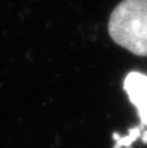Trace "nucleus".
Segmentation results:
<instances>
[{
    "label": "nucleus",
    "mask_w": 147,
    "mask_h": 148,
    "mask_svg": "<svg viewBox=\"0 0 147 148\" xmlns=\"http://www.w3.org/2000/svg\"><path fill=\"white\" fill-rule=\"evenodd\" d=\"M108 33L115 43L138 56H147V0H124L113 9Z\"/></svg>",
    "instance_id": "nucleus-1"
},
{
    "label": "nucleus",
    "mask_w": 147,
    "mask_h": 148,
    "mask_svg": "<svg viewBox=\"0 0 147 148\" xmlns=\"http://www.w3.org/2000/svg\"><path fill=\"white\" fill-rule=\"evenodd\" d=\"M124 90L132 104L137 108L142 126H147V75L130 72L125 77Z\"/></svg>",
    "instance_id": "nucleus-2"
},
{
    "label": "nucleus",
    "mask_w": 147,
    "mask_h": 148,
    "mask_svg": "<svg viewBox=\"0 0 147 148\" xmlns=\"http://www.w3.org/2000/svg\"><path fill=\"white\" fill-rule=\"evenodd\" d=\"M142 127L143 126H138L134 127L132 130H129L126 136H120L117 134H113V139H115V147L113 148H124V147H130L138 138H141L142 135Z\"/></svg>",
    "instance_id": "nucleus-3"
}]
</instances>
